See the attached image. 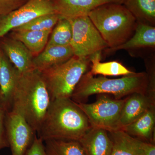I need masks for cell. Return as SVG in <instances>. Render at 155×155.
Instances as JSON below:
<instances>
[{
	"instance_id": "1",
	"label": "cell",
	"mask_w": 155,
	"mask_h": 155,
	"mask_svg": "<svg viewBox=\"0 0 155 155\" xmlns=\"http://www.w3.org/2000/svg\"><path fill=\"white\" fill-rule=\"evenodd\" d=\"M92 128L85 114L70 98L53 100L37 134L49 140L78 141Z\"/></svg>"
},
{
	"instance_id": "2",
	"label": "cell",
	"mask_w": 155,
	"mask_h": 155,
	"mask_svg": "<svg viewBox=\"0 0 155 155\" xmlns=\"http://www.w3.org/2000/svg\"><path fill=\"white\" fill-rule=\"evenodd\" d=\"M51 102L40 71L34 69L21 73L11 110L22 115L37 134Z\"/></svg>"
},
{
	"instance_id": "3",
	"label": "cell",
	"mask_w": 155,
	"mask_h": 155,
	"mask_svg": "<svg viewBox=\"0 0 155 155\" xmlns=\"http://www.w3.org/2000/svg\"><path fill=\"white\" fill-rule=\"evenodd\" d=\"M147 86L146 72H134L120 78L110 79L105 76L94 77L88 71L82 75L70 99L76 103H85L93 95L110 94L116 99H122L135 93L146 94Z\"/></svg>"
},
{
	"instance_id": "4",
	"label": "cell",
	"mask_w": 155,
	"mask_h": 155,
	"mask_svg": "<svg viewBox=\"0 0 155 155\" xmlns=\"http://www.w3.org/2000/svg\"><path fill=\"white\" fill-rule=\"evenodd\" d=\"M91 22L108 46L113 49L133 36L136 19L122 4L110 3L97 7L88 14Z\"/></svg>"
},
{
	"instance_id": "5",
	"label": "cell",
	"mask_w": 155,
	"mask_h": 155,
	"mask_svg": "<svg viewBox=\"0 0 155 155\" xmlns=\"http://www.w3.org/2000/svg\"><path fill=\"white\" fill-rule=\"evenodd\" d=\"M89 58L74 56L63 64L41 71L51 101L70 98L82 75L87 72Z\"/></svg>"
},
{
	"instance_id": "6",
	"label": "cell",
	"mask_w": 155,
	"mask_h": 155,
	"mask_svg": "<svg viewBox=\"0 0 155 155\" xmlns=\"http://www.w3.org/2000/svg\"><path fill=\"white\" fill-rule=\"evenodd\" d=\"M125 99H114L101 94L91 104L77 103L86 115L91 127L108 132L120 130L119 120Z\"/></svg>"
},
{
	"instance_id": "7",
	"label": "cell",
	"mask_w": 155,
	"mask_h": 155,
	"mask_svg": "<svg viewBox=\"0 0 155 155\" xmlns=\"http://www.w3.org/2000/svg\"><path fill=\"white\" fill-rule=\"evenodd\" d=\"M72 27L70 45L74 56L89 58L95 53L108 48V46L88 16L69 20Z\"/></svg>"
},
{
	"instance_id": "8",
	"label": "cell",
	"mask_w": 155,
	"mask_h": 155,
	"mask_svg": "<svg viewBox=\"0 0 155 155\" xmlns=\"http://www.w3.org/2000/svg\"><path fill=\"white\" fill-rule=\"evenodd\" d=\"M5 126L12 155H24L37 133L24 117L13 110L6 111Z\"/></svg>"
},
{
	"instance_id": "9",
	"label": "cell",
	"mask_w": 155,
	"mask_h": 155,
	"mask_svg": "<svg viewBox=\"0 0 155 155\" xmlns=\"http://www.w3.org/2000/svg\"><path fill=\"white\" fill-rule=\"evenodd\" d=\"M53 13L55 11L52 0H28L15 11L0 16V38L37 17Z\"/></svg>"
},
{
	"instance_id": "10",
	"label": "cell",
	"mask_w": 155,
	"mask_h": 155,
	"mask_svg": "<svg viewBox=\"0 0 155 155\" xmlns=\"http://www.w3.org/2000/svg\"><path fill=\"white\" fill-rule=\"evenodd\" d=\"M0 48L20 73L34 69V56L27 47L16 39L5 36L0 38Z\"/></svg>"
},
{
	"instance_id": "11",
	"label": "cell",
	"mask_w": 155,
	"mask_h": 155,
	"mask_svg": "<svg viewBox=\"0 0 155 155\" xmlns=\"http://www.w3.org/2000/svg\"><path fill=\"white\" fill-rule=\"evenodd\" d=\"M55 13L59 18L70 20L88 16L97 7L116 0H52Z\"/></svg>"
},
{
	"instance_id": "12",
	"label": "cell",
	"mask_w": 155,
	"mask_h": 155,
	"mask_svg": "<svg viewBox=\"0 0 155 155\" xmlns=\"http://www.w3.org/2000/svg\"><path fill=\"white\" fill-rule=\"evenodd\" d=\"M20 74L4 54L0 63V103L6 111L12 109Z\"/></svg>"
},
{
	"instance_id": "13",
	"label": "cell",
	"mask_w": 155,
	"mask_h": 155,
	"mask_svg": "<svg viewBox=\"0 0 155 155\" xmlns=\"http://www.w3.org/2000/svg\"><path fill=\"white\" fill-rule=\"evenodd\" d=\"M155 105L146 94L135 93L125 99L120 120V130L141 117L151 106Z\"/></svg>"
},
{
	"instance_id": "14",
	"label": "cell",
	"mask_w": 155,
	"mask_h": 155,
	"mask_svg": "<svg viewBox=\"0 0 155 155\" xmlns=\"http://www.w3.org/2000/svg\"><path fill=\"white\" fill-rule=\"evenodd\" d=\"M78 141L84 155H111L112 143L106 130L92 127Z\"/></svg>"
},
{
	"instance_id": "15",
	"label": "cell",
	"mask_w": 155,
	"mask_h": 155,
	"mask_svg": "<svg viewBox=\"0 0 155 155\" xmlns=\"http://www.w3.org/2000/svg\"><path fill=\"white\" fill-rule=\"evenodd\" d=\"M74 56L71 46H46L42 51L34 57V69L42 71L63 64Z\"/></svg>"
},
{
	"instance_id": "16",
	"label": "cell",
	"mask_w": 155,
	"mask_h": 155,
	"mask_svg": "<svg viewBox=\"0 0 155 155\" xmlns=\"http://www.w3.org/2000/svg\"><path fill=\"white\" fill-rule=\"evenodd\" d=\"M155 105H154L137 120L121 130L139 140L155 144Z\"/></svg>"
},
{
	"instance_id": "17",
	"label": "cell",
	"mask_w": 155,
	"mask_h": 155,
	"mask_svg": "<svg viewBox=\"0 0 155 155\" xmlns=\"http://www.w3.org/2000/svg\"><path fill=\"white\" fill-rule=\"evenodd\" d=\"M147 48H155V27L137 22L133 36L127 41L114 48L104 50L109 54L121 50H133Z\"/></svg>"
},
{
	"instance_id": "18",
	"label": "cell",
	"mask_w": 155,
	"mask_h": 155,
	"mask_svg": "<svg viewBox=\"0 0 155 155\" xmlns=\"http://www.w3.org/2000/svg\"><path fill=\"white\" fill-rule=\"evenodd\" d=\"M52 31L13 30L9 35L22 42L35 57L45 48Z\"/></svg>"
},
{
	"instance_id": "19",
	"label": "cell",
	"mask_w": 155,
	"mask_h": 155,
	"mask_svg": "<svg viewBox=\"0 0 155 155\" xmlns=\"http://www.w3.org/2000/svg\"><path fill=\"white\" fill-rule=\"evenodd\" d=\"M102 51L98 52L89 57L92 63L89 71L92 75L103 76H119L130 75L134 72L130 71L124 65L116 61L101 63Z\"/></svg>"
},
{
	"instance_id": "20",
	"label": "cell",
	"mask_w": 155,
	"mask_h": 155,
	"mask_svg": "<svg viewBox=\"0 0 155 155\" xmlns=\"http://www.w3.org/2000/svg\"><path fill=\"white\" fill-rule=\"evenodd\" d=\"M108 133L112 143L111 155H139L138 139L122 130Z\"/></svg>"
},
{
	"instance_id": "21",
	"label": "cell",
	"mask_w": 155,
	"mask_h": 155,
	"mask_svg": "<svg viewBox=\"0 0 155 155\" xmlns=\"http://www.w3.org/2000/svg\"><path fill=\"white\" fill-rule=\"evenodd\" d=\"M137 22L155 25V0H126L123 4Z\"/></svg>"
},
{
	"instance_id": "22",
	"label": "cell",
	"mask_w": 155,
	"mask_h": 155,
	"mask_svg": "<svg viewBox=\"0 0 155 155\" xmlns=\"http://www.w3.org/2000/svg\"><path fill=\"white\" fill-rule=\"evenodd\" d=\"M44 143L45 155H84L78 141L52 139Z\"/></svg>"
},
{
	"instance_id": "23",
	"label": "cell",
	"mask_w": 155,
	"mask_h": 155,
	"mask_svg": "<svg viewBox=\"0 0 155 155\" xmlns=\"http://www.w3.org/2000/svg\"><path fill=\"white\" fill-rule=\"evenodd\" d=\"M72 35V25L70 21L59 18L52 31L46 46L69 45Z\"/></svg>"
},
{
	"instance_id": "24",
	"label": "cell",
	"mask_w": 155,
	"mask_h": 155,
	"mask_svg": "<svg viewBox=\"0 0 155 155\" xmlns=\"http://www.w3.org/2000/svg\"><path fill=\"white\" fill-rule=\"evenodd\" d=\"M59 19V16L55 13L45 14L37 17L25 25L15 28L13 30L39 31L52 30Z\"/></svg>"
},
{
	"instance_id": "25",
	"label": "cell",
	"mask_w": 155,
	"mask_h": 155,
	"mask_svg": "<svg viewBox=\"0 0 155 155\" xmlns=\"http://www.w3.org/2000/svg\"><path fill=\"white\" fill-rule=\"evenodd\" d=\"M155 61L154 58L145 61L148 76V86L146 94L151 101L155 104Z\"/></svg>"
},
{
	"instance_id": "26",
	"label": "cell",
	"mask_w": 155,
	"mask_h": 155,
	"mask_svg": "<svg viewBox=\"0 0 155 155\" xmlns=\"http://www.w3.org/2000/svg\"><path fill=\"white\" fill-rule=\"evenodd\" d=\"M28 0H0V16H5L23 5Z\"/></svg>"
},
{
	"instance_id": "27",
	"label": "cell",
	"mask_w": 155,
	"mask_h": 155,
	"mask_svg": "<svg viewBox=\"0 0 155 155\" xmlns=\"http://www.w3.org/2000/svg\"><path fill=\"white\" fill-rule=\"evenodd\" d=\"M6 110L0 103V150L9 147L5 126V116Z\"/></svg>"
},
{
	"instance_id": "28",
	"label": "cell",
	"mask_w": 155,
	"mask_h": 155,
	"mask_svg": "<svg viewBox=\"0 0 155 155\" xmlns=\"http://www.w3.org/2000/svg\"><path fill=\"white\" fill-rule=\"evenodd\" d=\"M24 155H45L44 141L38 137L37 134Z\"/></svg>"
},
{
	"instance_id": "29",
	"label": "cell",
	"mask_w": 155,
	"mask_h": 155,
	"mask_svg": "<svg viewBox=\"0 0 155 155\" xmlns=\"http://www.w3.org/2000/svg\"><path fill=\"white\" fill-rule=\"evenodd\" d=\"M139 155H155V144L138 140Z\"/></svg>"
},
{
	"instance_id": "30",
	"label": "cell",
	"mask_w": 155,
	"mask_h": 155,
	"mask_svg": "<svg viewBox=\"0 0 155 155\" xmlns=\"http://www.w3.org/2000/svg\"><path fill=\"white\" fill-rule=\"evenodd\" d=\"M116 2H117V3H119V4H122L123 5L126 0H116Z\"/></svg>"
},
{
	"instance_id": "31",
	"label": "cell",
	"mask_w": 155,
	"mask_h": 155,
	"mask_svg": "<svg viewBox=\"0 0 155 155\" xmlns=\"http://www.w3.org/2000/svg\"><path fill=\"white\" fill-rule=\"evenodd\" d=\"M3 54H4V53L0 48V63H1V60H2V58Z\"/></svg>"
}]
</instances>
